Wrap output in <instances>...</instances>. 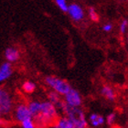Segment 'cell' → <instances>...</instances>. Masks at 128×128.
Returning <instances> with one entry per match:
<instances>
[{
	"mask_svg": "<svg viewBox=\"0 0 128 128\" xmlns=\"http://www.w3.org/2000/svg\"><path fill=\"white\" fill-rule=\"evenodd\" d=\"M67 12L70 15V18L75 22H80L84 18V11L78 4L68 5Z\"/></svg>",
	"mask_w": 128,
	"mask_h": 128,
	"instance_id": "52a82bcc",
	"label": "cell"
},
{
	"mask_svg": "<svg viewBox=\"0 0 128 128\" xmlns=\"http://www.w3.org/2000/svg\"><path fill=\"white\" fill-rule=\"evenodd\" d=\"M13 73V69L10 62H4L0 65V83L4 82L11 77Z\"/></svg>",
	"mask_w": 128,
	"mask_h": 128,
	"instance_id": "ba28073f",
	"label": "cell"
},
{
	"mask_svg": "<svg viewBox=\"0 0 128 128\" xmlns=\"http://www.w3.org/2000/svg\"><path fill=\"white\" fill-rule=\"evenodd\" d=\"M60 96L62 95H60L59 94H57L56 92L51 91V92H50L48 94V101H50L51 104H53L54 105L58 106L60 104V102L62 101V98H60Z\"/></svg>",
	"mask_w": 128,
	"mask_h": 128,
	"instance_id": "5bb4252c",
	"label": "cell"
},
{
	"mask_svg": "<svg viewBox=\"0 0 128 128\" xmlns=\"http://www.w3.org/2000/svg\"><path fill=\"white\" fill-rule=\"evenodd\" d=\"M89 16H90V18L94 22L99 20V15H98V13H97V11H96L94 8H91L89 9Z\"/></svg>",
	"mask_w": 128,
	"mask_h": 128,
	"instance_id": "ac0fdd59",
	"label": "cell"
},
{
	"mask_svg": "<svg viewBox=\"0 0 128 128\" xmlns=\"http://www.w3.org/2000/svg\"><path fill=\"white\" fill-rule=\"evenodd\" d=\"M5 58L6 60H8V62H18L20 58V53L18 48H13V47H10V48H8L5 51Z\"/></svg>",
	"mask_w": 128,
	"mask_h": 128,
	"instance_id": "9c48e42d",
	"label": "cell"
},
{
	"mask_svg": "<svg viewBox=\"0 0 128 128\" xmlns=\"http://www.w3.org/2000/svg\"><path fill=\"white\" fill-rule=\"evenodd\" d=\"M58 118L59 112L56 105L51 104L50 101H44L40 102L38 114L33 119L38 128H45L51 124L55 123Z\"/></svg>",
	"mask_w": 128,
	"mask_h": 128,
	"instance_id": "6da1fadb",
	"label": "cell"
},
{
	"mask_svg": "<svg viewBox=\"0 0 128 128\" xmlns=\"http://www.w3.org/2000/svg\"><path fill=\"white\" fill-rule=\"evenodd\" d=\"M127 27H128V21L127 19H124L120 24V33L122 35H124L127 32Z\"/></svg>",
	"mask_w": 128,
	"mask_h": 128,
	"instance_id": "ffe728a7",
	"label": "cell"
},
{
	"mask_svg": "<svg viewBox=\"0 0 128 128\" xmlns=\"http://www.w3.org/2000/svg\"><path fill=\"white\" fill-rule=\"evenodd\" d=\"M28 107L30 110V114H31L32 118H34L37 116V114H38L40 107V102L38 101H31L28 104Z\"/></svg>",
	"mask_w": 128,
	"mask_h": 128,
	"instance_id": "4fadbf2b",
	"label": "cell"
},
{
	"mask_svg": "<svg viewBox=\"0 0 128 128\" xmlns=\"http://www.w3.org/2000/svg\"><path fill=\"white\" fill-rule=\"evenodd\" d=\"M57 108L60 109L64 114L65 117H67L72 123L73 128H87L88 127V120L85 116V114L80 107H72L64 104L63 101L60 102Z\"/></svg>",
	"mask_w": 128,
	"mask_h": 128,
	"instance_id": "7a4b0ae2",
	"label": "cell"
},
{
	"mask_svg": "<svg viewBox=\"0 0 128 128\" xmlns=\"http://www.w3.org/2000/svg\"><path fill=\"white\" fill-rule=\"evenodd\" d=\"M2 128H16V127H13V126H3Z\"/></svg>",
	"mask_w": 128,
	"mask_h": 128,
	"instance_id": "603a6c76",
	"label": "cell"
},
{
	"mask_svg": "<svg viewBox=\"0 0 128 128\" xmlns=\"http://www.w3.org/2000/svg\"><path fill=\"white\" fill-rule=\"evenodd\" d=\"M115 121H116V114H114V112L109 114L107 115L106 119H105V122H106L107 124H109V126L114 124L115 123Z\"/></svg>",
	"mask_w": 128,
	"mask_h": 128,
	"instance_id": "d6986e66",
	"label": "cell"
},
{
	"mask_svg": "<svg viewBox=\"0 0 128 128\" xmlns=\"http://www.w3.org/2000/svg\"><path fill=\"white\" fill-rule=\"evenodd\" d=\"M63 102L72 107H80L82 105V98L77 90L70 88V91L63 95Z\"/></svg>",
	"mask_w": 128,
	"mask_h": 128,
	"instance_id": "5b68a950",
	"label": "cell"
},
{
	"mask_svg": "<svg viewBox=\"0 0 128 128\" xmlns=\"http://www.w3.org/2000/svg\"><path fill=\"white\" fill-rule=\"evenodd\" d=\"M22 90L27 94H32L36 90V84L31 80H26L22 84Z\"/></svg>",
	"mask_w": 128,
	"mask_h": 128,
	"instance_id": "9a60e30c",
	"label": "cell"
},
{
	"mask_svg": "<svg viewBox=\"0 0 128 128\" xmlns=\"http://www.w3.org/2000/svg\"><path fill=\"white\" fill-rule=\"evenodd\" d=\"M20 126L21 128H38L33 118H28V119L22 121L20 123Z\"/></svg>",
	"mask_w": 128,
	"mask_h": 128,
	"instance_id": "2e32d148",
	"label": "cell"
},
{
	"mask_svg": "<svg viewBox=\"0 0 128 128\" xmlns=\"http://www.w3.org/2000/svg\"><path fill=\"white\" fill-rule=\"evenodd\" d=\"M13 117L16 122L18 123H21L22 121L32 118L31 114H30L28 107L27 104H23V102H19L13 108Z\"/></svg>",
	"mask_w": 128,
	"mask_h": 128,
	"instance_id": "277c9868",
	"label": "cell"
},
{
	"mask_svg": "<svg viewBox=\"0 0 128 128\" xmlns=\"http://www.w3.org/2000/svg\"><path fill=\"white\" fill-rule=\"evenodd\" d=\"M46 128H73L72 123L67 117H60L58 118V120L55 123L51 124L48 126Z\"/></svg>",
	"mask_w": 128,
	"mask_h": 128,
	"instance_id": "8fae6325",
	"label": "cell"
},
{
	"mask_svg": "<svg viewBox=\"0 0 128 128\" xmlns=\"http://www.w3.org/2000/svg\"><path fill=\"white\" fill-rule=\"evenodd\" d=\"M2 127H3V121L0 120V128H2Z\"/></svg>",
	"mask_w": 128,
	"mask_h": 128,
	"instance_id": "cb8c5ba5",
	"label": "cell"
},
{
	"mask_svg": "<svg viewBox=\"0 0 128 128\" xmlns=\"http://www.w3.org/2000/svg\"><path fill=\"white\" fill-rule=\"evenodd\" d=\"M112 25L111 23H106L105 25H104V27H102V30L105 32H110L112 31Z\"/></svg>",
	"mask_w": 128,
	"mask_h": 128,
	"instance_id": "44dd1931",
	"label": "cell"
},
{
	"mask_svg": "<svg viewBox=\"0 0 128 128\" xmlns=\"http://www.w3.org/2000/svg\"><path fill=\"white\" fill-rule=\"evenodd\" d=\"M4 92H5V89H3V88H1V87H0V102H1V100H2Z\"/></svg>",
	"mask_w": 128,
	"mask_h": 128,
	"instance_id": "7402d4cb",
	"label": "cell"
},
{
	"mask_svg": "<svg viewBox=\"0 0 128 128\" xmlns=\"http://www.w3.org/2000/svg\"><path fill=\"white\" fill-rule=\"evenodd\" d=\"M101 94L104 98H106L107 100L111 102H114L116 99V94H115L114 90L109 85H104L102 87Z\"/></svg>",
	"mask_w": 128,
	"mask_h": 128,
	"instance_id": "7c38bea8",
	"label": "cell"
},
{
	"mask_svg": "<svg viewBox=\"0 0 128 128\" xmlns=\"http://www.w3.org/2000/svg\"><path fill=\"white\" fill-rule=\"evenodd\" d=\"M14 108V101L11 94L8 91L4 92L2 100L0 102V112L3 117L11 114Z\"/></svg>",
	"mask_w": 128,
	"mask_h": 128,
	"instance_id": "8992f818",
	"label": "cell"
},
{
	"mask_svg": "<svg viewBox=\"0 0 128 128\" xmlns=\"http://www.w3.org/2000/svg\"><path fill=\"white\" fill-rule=\"evenodd\" d=\"M46 84L52 90V91L56 92L57 94L63 96L70 91V89L72 88L70 85L67 82L66 80L63 79H60L56 76H48L45 79Z\"/></svg>",
	"mask_w": 128,
	"mask_h": 128,
	"instance_id": "3957f363",
	"label": "cell"
},
{
	"mask_svg": "<svg viewBox=\"0 0 128 128\" xmlns=\"http://www.w3.org/2000/svg\"><path fill=\"white\" fill-rule=\"evenodd\" d=\"M105 123V119L104 117H102V115L98 114H91L89 116L88 119V124H91V126L94 128L101 127L102 126H104V124Z\"/></svg>",
	"mask_w": 128,
	"mask_h": 128,
	"instance_id": "30bf717a",
	"label": "cell"
},
{
	"mask_svg": "<svg viewBox=\"0 0 128 128\" xmlns=\"http://www.w3.org/2000/svg\"><path fill=\"white\" fill-rule=\"evenodd\" d=\"M57 6L60 8V9L63 12H67L68 9V4H67V0H55Z\"/></svg>",
	"mask_w": 128,
	"mask_h": 128,
	"instance_id": "e0dca14e",
	"label": "cell"
}]
</instances>
